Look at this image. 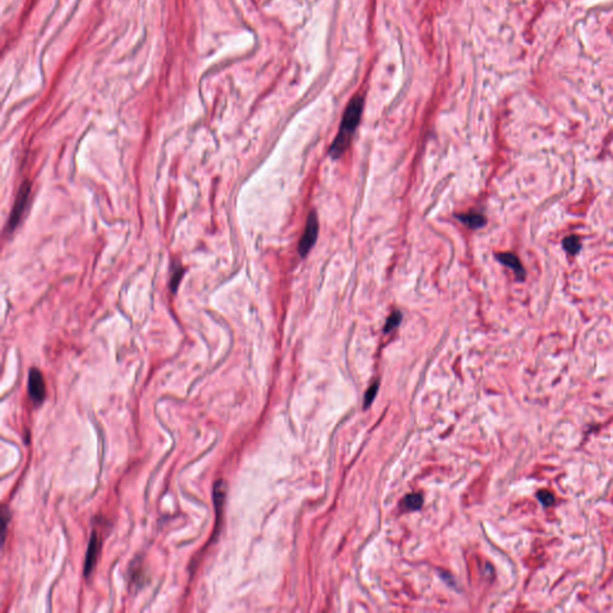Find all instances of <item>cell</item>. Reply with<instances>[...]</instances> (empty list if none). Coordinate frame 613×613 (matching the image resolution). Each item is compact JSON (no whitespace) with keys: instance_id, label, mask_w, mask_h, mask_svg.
<instances>
[{"instance_id":"obj_1","label":"cell","mask_w":613,"mask_h":613,"mask_svg":"<svg viewBox=\"0 0 613 613\" xmlns=\"http://www.w3.org/2000/svg\"><path fill=\"white\" fill-rule=\"evenodd\" d=\"M364 107V98L363 96L356 95L351 100L348 104L346 110L342 115V120L339 127L338 134H336L334 142H332L330 148V154L332 158H339L342 154H344L346 148L350 145L352 136L356 131L357 126L360 125V118H362Z\"/></svg>"},{"instance_id":"obj_2","label":"cell","mask_w":613,"mask_h":613,"mask_svg":"<svg viewBox=\"0 0 613 613\" xmlns=\"http://www.w3.org/2000/svg\"><path fill=\"white\" fill-rule=\"evenodd\" d=\"M30 193H32V184L26 181L22 186H20V190H18L17 198L14 200V208H12L10 218H8V230H14V228L18 226V223H20V218L23 216V212L26 210V205H28Z\"/></svg>"},{"instance_id":"obj_3","label":"cell","mask_w":613,"mask_h":613,"mask_svg":"<svg viewBox=\"0 0 613 613\" xmlns=\"http://www.w3.org/2000/svg\"><path fill=\"white\" fill-rule=\"evenodd\" d=\"M318 234V222L316 214L314 211L310 212L306 220V224L304 228V232L298 244V253L301 256H306L309 253V250L314 247V244L316 242Z\"/></svg>"},{"instance_id":"obj_4","label":"cell","mask_w":613,"mask_h":613,"mask_svg":"<svg viewBox=\"0 0 613 613\" xmlns=\"http://www.w3.org/2000/svg\"><path fill=\"white\" fill-rule=\"evenodd\" d=\"M28 392L35 404H41L46 398L44 378L40 370L36 368H32L29 372Z\"/></svg>"},{"instance_id":"obj_5","label":"cell","mask_w":613,"mask_h":613,"mask_svg":"<svg viewBox=\"0 0 613 613\" xmlns=\"http://www.w3.org/2000/svg\"><path fill=\"white\" fill-rule=\"evenodd\" d=\"M497 260L502 264V265H504L506 267H509V268L512 270V272L515 273V276H516V278L520 282H524V279H526V268H524L522 264H521V260L518 259V256H515L514 253H510V252H504V253H498L496 256Z\"/></svg>"},{"instance_id":"obj_6","label":"cell","mask_w":613,"mask_h":613,"mask_svg":"<svg viewBox=\"0 0 613 613\" xmlns=\"http://www.w3.org/2000/svg\"><path fill=\"white\" fill-rule=\"evenodd\" d=\"M100 548H101V539H100L98 533H97L96 530H94L92 534H91L89 546H88L86 551V566H84V574H86V576H89L90 572H92L94 566H95L96 564L97 556H98L100 554Z\"/></svg>"},{"instance_id":"obj_7","label":"cell","mask_w":613,"mask_h":613,"mask_svg":"<svg viewBox=\"0 0 613 613\" xmlns=\"http://www.w3.org/2000/svg\"><path fill=\"white\" fill-rule=\"evenodd\" d=\"M461 223L465 224L466 226L471 228V229H479L486 224V218L478 212H467V214H461L456 216Z\"/></svg>"},{"instance_id":"obj_8","label":"cell","mask_w":613,"mask_h":613,"mask_svg":"<svg viewBox=\"0 0 613 613\" xmlns=\"http://www.w3.org/2000/svg\"><path fill=\"white\" fill-rule=\"evenodd\" d=\"M562 246L563 250L568 254H570V256H576L582 248L581 240H580L578 235H570L564 238L562 240Z\"/></svg>"},{"instance_id":"obj_9","label":"cell","mask_w":613,"mask_h":613,"mask_svg":"<svg viewBox=\"0 0 613 613\" xmlns=\"http://www.w3.org/2000/svg\"><path fill=\"white\" fill-rule=\"evenodd\" d=\"M422 504H423V498L418 494H408L402 502L404 508H406L408 510H417V509L420 508Z\"/></svg>"},{"instance_id":"obj_10","label":"cell","mask_w":613,"mask_h":613,"mask_svg":"<svg viewBox=\"0 0 613 613\" xmlns=\"http://www.w3.org/2000/svg\"><path fill=\"white\" fill-rule=\"evenodd\" d=\"M536 498H538L539 502L544 506H546V508L554 506V500H554V494L548 490H539L538 494H536Z\"/></svg>"},{"instance_id":"obj_11","label":"cell","mask_w":613,"mask_h":613,"mask_svg":"<svg viewBox=\"0 0 613 613\" xmlns=\"http://www.w3.org/2000/svg\"><path fill=\"white\" fill-rule=\"evenodd\" d=\"M182 276H184V267L180 265H175L174 270H172V278H170V288L172 292H175L176 289H178V283H180Z\"/></svg>"},{"instance_id":"obj_12","label":"cell","mask_w":613,"mask_h":613,"mask_svg":"<svg viewBox=\"0 0 613 613\" xmlns=\"http://www.w3.org/2000/svg\"><path fill=\"white\" fill-rule=\"evenodd\" d=\"M400 321H402V312H394L393 314L388 318L386 326H384V332L388 333V332H390V330H393L396 327L399 326Z\"/></svg>"},{"instance_id":"obj_13","label":"cell","mask_w":613,"mask_h":613,"mask_svg":"<svg viewBox=\"0 0 613 613\" xmlns=\"http://www.w3.org/2000/svg\"><path fill=\"white\" fill-rule=\"evenodd\" d=\"M376 392H378V384H374L366 394V400H364L366 406H368L369 404L372 402V399H374V396H376Z\"/></svg>"}]
</instances>
